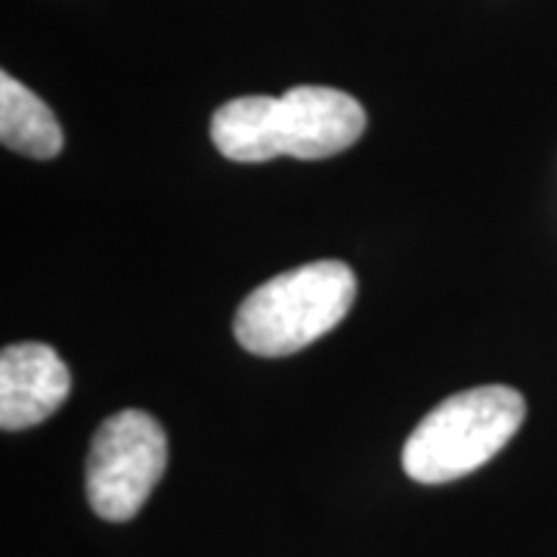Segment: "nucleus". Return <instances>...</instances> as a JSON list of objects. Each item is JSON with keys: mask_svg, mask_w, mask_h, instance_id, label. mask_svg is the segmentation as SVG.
<instances>
[{"mask_svg": "<svg viewBox=\"0 0 557 557\" xmlns=\"http://www.w3.org/2000/svg\"><path fill=\"white\" fill-rule=\"evenodd\" d=\"M168 468V437L143 409L106 418L87 453V502L102 520L137 518Z\"/></svg>", "mask_w": 557, "mask_h": 557, "instance_id": "nucleus-3", "label": "nucleus"}, {"mask_svg": "<svg viewBox=\"0 0 557 557\" xmlns=\"http://www.w3.org/2000/svg\"><path fill=\"white\" fill-rule=\"evenodd\" d=\"M357 300L344 260H313L267 278L236 310V341L255 357H288L329 335Z\"/></svg>", "mask_w": 557, "mask_h": 557, "instance_id": "nucleus-1", "label": "nucleus"}, {"mask_svg": "<svg viewBox=\"0 0 557 557\" xmlns=\"http://www.w3.org/2000/svg\"><path fill=\"white\" fill-rule=\"evenodd\" d=\"M523 418L527 399L515 387L461 391L418 421L403 446V471L424 486L468 478L511 443Z\"/></svg>", "mask_w": 557, "mask_h": 557, "instance_id": "nucleus-2", "label": "nucleus"}, {"mask_svg": "<svg viewBox=\"0 0 557 557\" xmlns=\"http://www.w3.org/2000/svg\"><path fill=\"white\" fill-rule=\"evenodd\" d=\"M273 100L276 97H239L220 106L211 119V139L223 159L239 164L278 159L273 137Z\"/></svg>", "mask_w": 557, "mask_h": 557, "instance_id": "nucleus-7", "label": "nucleus"}, {"mask_svg": "<svg viewBox=\"0 0 557 557\" xmlns=\"http://www.w3.org/2000/svg\"><path fill=\"white\" fill-rule=\"evenodd\" d=\"M366 131V109L357 97L300 84L273 100V137L278 156L300 161L332 159L350 149Z\"/></svg>", "mask_w": 557, "mask_h": 557, "instance_id": "nucleus-4", "label": "nucleus"}, {"mask_svg": "<svg viewBox=\"0 0 557 557\" xmlns=\"http://www.w3.org/2000/svg\"><path fill=\"white\" fill-rule=\"evenodd\" d=\"M72 391L62 357L47 344H10L0 354V428L25 431L53 416Z\"/></svg>", "mask_w": 557, "mask_h": 557, "instance_id": "nucleus-5", "label": "nucleus"}, {"mask_svg": "<svg viewBox=\"0 0 557 557\" xmlns=\"http://www.w3.org/2000/svg\"><path fill=\"white\" fill-rule=\"evenodd\" d=\"M0 139L7 149L38 161L57 159L65 143L50 106L10 72L0 75Z\"/></svg>", "mask_w": 557, "mask_h": 557, "instance_id": "nucleus-6", "label": "nucleus"}]
</instances>
